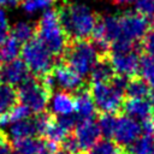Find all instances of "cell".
I'll list each match as a JSON object with an SVG mask.
<instances>
[{"instance_id": "40", "label": "cell", "mask_w": 154, "mask_h": 154, "mask_svg": "<svg viewBox=\"0 0 154 154\" xmlns=\"http://www.w3.org/2000/svg\"><path fill=\"white\" fill-rule=\"evenodd\" d=\"M150 106H152V118H153V122H154V90L150 93Z\"/></svg>"}, {"instance_id": "8", "label": "cell", "mask_w": 154, "mask_h": 154, "mask_svg": "<svg viewBox=\"0 0 154 154\" xmlns=\"http://www.w3.org/2000/svg\"><path fill=\"white\" fill-rule=\"evenodd\" d=\"M52 75L55 85H58L61 89V91H67L70 94H73L83 85L89 83V82H84V79L81 76H78L75 71H72L69 66H66L60 61L54 66Z\"/></svg>"}, {"instance_id": "13", "label": "cell", "mask_w": 154, "mask_h": 154, "mask_svg": "<svg viewBox=\"0 0 154 154\" xmlns=\"http://www.w3.org/2000/svg\"><path fill=\"white\" fill-rule=\"evenodd\" d=\"M72 95L75 97V111L77 112L78 120L94 119L96 114H99L96 111L95 103L93 101L91 94H90L89 83L83 85L81 89L75 91Z\"/></svg>"}, {"instance_id": "45", "label": "cell", "mask_w": 154, "mask_h": 154, "mask_svg": "<svg viewBox=\"0 0 154 154\" xmlns=\"http://www.w3.org/2000/svg\"><path fill=\"white\" fill-rule=\"evenodd\" d=\"M150 154H154V149H153V150H152V152H150Z\"/></svg>"}, {"instance_id": "25", "label": "cell", "mask_w": 154, "mask_h": 154, "mask_svg": "<svg viewBox=\"0 0 154 154\" xmlns=\"http://www.w3.org/2000/svg\"><path fill=\"white\" fill-rule=\"evenodd\" d=\"M20 51H22L20 43L12 36H7L0 43V55L2 60H5L6 63L17 59L18 54H20Z\"/></svg>"}, {"instance_id": "29", "label": "cell", "mask_w": 154, "mask_h": 154, "mask_svg": "<svg viewBox=\"0 0 154 154\" xmlns=\"http://www.w3.org/2000/svg\"><path fill=\"white\" fill-rule=\"evenodd\" d=\"M135 6L136 12L144 16L149 20L150 26L154 28V0H136Z\"/></svg>"}, {"instance_id": "31", "label": "cell", "mask_w": 154, "mask_h": 154, "mask_svg": "<svg viewBox=\"0 0 154 154\" xmlns=\"http://www.w3.org/2000/svg\"><path fill=\"white\" fill-rule=\"evenodd\" d=\"M57 0H22V7L25 12L32 13L38 10L48 8L52 4H54Z\"/></svg>"}, {"instance_id": "14", "label": "cell", "mask_w": 154, "mask_h": 154, "mask_svg": "<svg viewBox=\"0 0 154 154\" xmlns=\"http://www.w3.org/2000/svg\"><path fill=\"white\" fill-rule=\"evenodd\" d=\"M120 113L141 122L152 119L150 101L147 99H126L123 101Z\"/></svg>"}, {"instance_id": "41", "label": "cell", "mask_w": 154, "mask_h": 154, "mask_svg": "<svg viewBox=\"0 0 154 154\" xmlns=\"http://www.w3.org/2000/svg\"><path fill=\"white\" fill-rule=\"evenodd\" d=\"M6 2H7V6L14 7V6L20 5V4H22V0H6Z\"/></svg>"}, {"instance_id": "22", "label": "cell", "mask_w": 154, "mask_h": 154, "mask_svg": "<svg viewBox=\"0 0 154 154\" xmlns=\"http://www.w3.org/2000/svg\"><path fill=\"white\" fill-rule=\"evenodd\" d=\"M41 137H26L22 140L13 141L12 149H14L16 154H38L42 144Z\"/></svg>"}, {"instance_id": "37", "label": "cell", "mask_w": 154, "mask_h": 154, "mask_svg": "<svg viewBox=\"0 0 154 154\" xmlns=\"http://www.w3.org/2000/svg\"><path fill=\"white\" fill-rule=\"evenodd\" d=\"M58 150H59V144L51 142L48 140H42V144L38 154H55Z\"/></svg>"}, {"instance_id": "33", "label": "cell", "mask_w": 154, "mask_h": 154, "mask_svg": "<svg viewBox=\"0 0 154 154\" xmlns=\"http://www.w3.org/2000/svg\"><path fill=\"white\" fill-rule=\"evenodd\" d=\"M141 47L142 52L146 53V55L154 59V28H150L147 34L141 40Z\"/></svg>"}, {"instance_id": "4", "label": "cell", "mask_w": 154, "mask_h": 154, "mask_svg": "<svg viewBox=\"0 0 154 154\" xmlns=\"http://www.w3.org/2000/svg\"><path fill=\"white\" fill-rule=\"evenodd\" d=\"M20 55L30 73L36 77L52 73L54 66L59 63L36 36L23 45Z\"/></svg>"}, {"instance_id": "28", "label": "cell", "mask_w": 154, "mask_h": 154, "mask_svg": "<svg viewBox=\"0 0 154 154\" xmlns=\"http://www.w3.org/2000/svg\"><path fill=\"white\" fill-rule=\"evenodd\" d=\"M123 149L112 140H99L89 150L88 154H119Z\"/></svg>"}, {"instance_id": "6", "label": "cell", "mask_w": 154, "mask_h": 154, "mask_svg": "<svg viewBox=\"0 0 154 154\" xmlns=\"http://www.w3.org/2000/svg\"><path fill=\"white\" fill-rule=\"evenodd\" d=\"M90 94L97 113L119 114L123 105V96L117 93L109 83H89Z\"/></svg>"}, {"instance_id": "2", "label": "cell", "mask_w": 154, "mask_h": 154, "mask_svg": "<svg viewBox=\"0 0 154 154\" xmlns=\"http://www.w3.org/2000/svg\"><path fill=\"white\" fill-rule=\"evenodd\" d=\"M35 36L45 45L52 55L60 61L67 45V38L60 26L55 8L47 10L40 17L37 23H35Z\"/></svg>"}, {"instance_id": "5", "label": "cell", "mask_w": 154, "mask_h": 154, "mask_svg": "<svg viewBox=\"0 0 154 154\" xmlns=\"http://www.w3.org/2000/svg\"><path fill=\"white\" fill-rule=\"evenodd\" d=\"M18 100L22 105L26 106L35 114L46 111L48 102L53 95L42 82L40 77L30 75L22 84H19L18 89Z\"/></svg>"}, {"instance_id": "38", "label": "cell", "mask_w": 154, "mask_h": 154, "mask_svg": "<svg viewBox=\"0 0 154 154\" xmlns=\"http://www.w3.org/2000/svg\"><path fill=\"white\" fill-rule=\"evenodd\" d=\"M0 154H12V144L7 135L0 138Z\"/></svg>"}, {"instance_id": "26", "label": "cell", "mask_w": 154, "mask_h": 154, "mask_svg": "<svg viewBox=\"0 0 154 154\" xmlns=\"http://www.w3.org/2000/svg\"><path fill=\"white\" fill-rule=\"evenodd\" d=\"M117 117L116 114H111V113H100L99 114V120H97V125L100 129L101 135L111 140L114 136V131H116V126H117Z\"/></svg>"}, {"instance_id": "32", "label": "cell", "mask_w": 154, "mask_h": 154, "mask_svg": "<svg viewBox=\"0 0 154 154\" xmlns=\"http://www.w3.org/2000/svg\"><path fill=\"white\" fill-rule=\"evenodd\" d=\"M60 146H61L63 150H65V152H67L70 154H82L81 147L78 144V141H77L75 134L69 132L63 138V141L60 142Z\"/></svg>"}, {"instance_id": "34", "label": "cell", "mask_w": 154, "mask_h": 154, "mask_svg": "<svg viewBox=\"0 0 154 154\" xmlns=\"http://www.w3.org/2000/svg\"><path fill=\"white\" fill-rule=\"evenodd\" d=\"M55 122L67 132H70L75 126L76 124L78 123V117L75 116V114H67V116H58V117H54Z\"/></svg>"}, {"instance_id": "27", "label": "cell", "mask_w": 154, "mask_h": 154, "mask_svg": "<svg viewBox=\"0 0 154 154\" xmlns=\"http://www.w3.org/2000/svg\"><path fill=\"white\" fill-rule=\"evenodd\" d=\"M137 73H140L150 88L154 89V59L148 55H141L138 61V70Z\"/></svg>"}, {"instance_id": "48", "label": "cell", "mask_w": 154, "mask_h": 154, "mask_svg": "<svg viewBox=\"0 0 154 154\" xmlns=\"http://www.w3.org/2000/svg\"><path fill=\"white\" fill-rule=\"evenodd\" d=\"M12 154H16V153H12Z\"/></svg>"}, {"instance_id": "35", "label": "cell", "mask_w": 154, "mask_h": 154, "mask_svg": "<svg viewBox=\"0 0 154 154\" xmlns=\"http://www.w3.org/2000/svg\"><path fill=\"white\" fill-rule=\"evenodd\" d=\"M129 79L130 77L128 76H123V75H116L113 77V79L109 82L111 87L117 91L122 96L125 95V90H126V87H128V83H129Z\"/></svg>"}, {"instance_id": "47", "label": "cell", "mask_w": 154, "mask_h": 154, "mask_svg": "<svg viewBox=\"0 0 154 154\" xmlns=\"http://www.w3.org/2000/svg\"><path fill=\"white\" fill-rule=\"evenodd\" d=\"M119 154H125V153H124V152H122V153H119Z\"/></svg>"}, {"instance_id": "44", "label": "cell", "mask_w": 154, "mask_h": 154, "mask_svg": "<svg viewBox=\"0 0 154 154\" xmlns=\"http://www.w3.org/2000/svg\"><path fill=\"white\" fill-rule=\"evenodd\" d=\"M2 61H4V60H2V58H1V55H0V69H1V66L4 65V64H2Z\"/></svg>"}, {"instance_id": "30", "label": "cell", "mask_w": 154, "mask_h": 154, "mask_svg": "<svg viewBox=\"0 0 154 154\" xmlns=\"http://www.w3.org/2000/svg\"><path fill=\"white\" fill-rule=\"evenodd\" d=\"M67 134H69V132L65 131V130L55 122V119H53V122L49 124V126H48V129H47L45 136H46V140H48V141L54 142V143L58 144V143H60V142L63 141V138H64Z\"/></svg>"}, {"instance_id": "19", "label": "cell", "mask_w": 154, "mask_h": 154, "mask_svg": "<svg viewBox=\"0 0 154 154\" xmlns=\"http://www.w3.org/2000/svg\"><path fill=\"white\" fill-rule=\"evenodd\" d=\"M18 105V91L13 85L1 84L0 85V117L11 111Z\"/></svg>"}, {"instance_id": "18", "label": "cell", "mask_w": 154, "mask_h": 154, "mask_svg": "<svg viewBox=\"0 0 154 154\" xmlns=\"http://www.w3.org/2000/svg\"><path fill=\"white\" fill-rule=\"evenodd\" d=\"M150 93L152 88L142 77L137 75L130 77L125 90V95L128 96V99H146L150 96Z\"/></svg>"}, {"instance_id": "7", "label": "cell", "mask_w": 154, "mask_h": 154, "mask_svg": "<svg viewBox=\"0 0 154 154\" xmlns=\"http://www.w3.org/2000/svg\"><path fill=\"white\" fill-rule=\"evenodd\" d=\"M118 16L122 30L120 37L131 42H140L152 28L149 20L136 11H125Z\"/></svg>"}, {"instance_id": "42", "label": "cell", "mask_w": 154, "mask_h": 154, "mask_svg": "<svg viewBox=\"0 0 154 154\" xmlns=\"http://www.w3.org/2000/svg\"><path fill=\"white\" fill-rule=\"evenodd\" d=\"M55 154H70V153H67V152H65V150H63V149H61V150H58Z\"/></svg>"}, {"instance_id": "9", "label": "cell", "mask_w": 154, "mask_h": 154, "mask_svg": "<svg viewBox=\"0 0 154 154\" xmlns=\"http://www.w3.org/2000/svg\"><path fill=\"white\" fill-rule=\"evenodd\" d=\"M142 132L141 124L126 116H122L117 119V126L114 131V138L116 143L124 149L129 144H131L135 140L140 137V134Z\"/></svg>"}, {"instance_id": "16", "label": "cell", "mask_w": 154, "mask_h": 154, "mask_svg": "<svg viewBox=\"0 0 154 154\" xmlns=\"http://www.w3.org/2000/svg\"><path fill=\"white\" fill-rule=\"evenodd\" d=\"M116 75L117 73L113 69L109 55L102 57V58H99V60L91 69L89 73V77H90L89 83H109Z\"/></svg>"}, {"instance_id": "17", "label": "cell", "mask_w": 154, "mask_h": 154, "mask_svg": "<svg viewBox=\"0 0 154 154\" xmlns=\"http://www.w3.org/2000/svg\"><path fill=\"white\" fill-rule=\"evenodd\" d=\"M6 135H7L8 140L12 142L17 141V140L26 138V137H37L32 117L11 124L10 129H8V134H6Z\"/></svg>"}, {"instance_id": "49", "label": "cell", "mask_w": 154, "mask_h": 154, "mask_svg": "<svg viewBox=\"0 0 154 154\" xmlns=\"http://www.w3.org/2000/svg\"><path fill=\"white\" fill-rule=\"evenodd\" d=\"M153 134H154V131H153Z\"/></svg>"}, {"instance_id": "21", "label": "cell", "mask_w": 154, "mask_h": 154, "mask_svg": "<svg viewBox=\"0 0 154 154\" xmlns=\"http://www.w3.org/2000/svg\"><path fill=\"white\" fill-rule=\"evenodd\" d=\"M154 149V135H142L135 140L131 144L125 147L123 152L125 154H150Z\"/></svg>"}, {"instance_id": "46", "label": "cell", "mask_w": 154, "mask_h": 154, "mask_svg": "<svg viewBox=\"0 0 154 154\" xmlns=\"http://www.w3.org/2000/svg\"><path fill=\"white\" fill-rule=\"evenodd\" d=\"M0 85H1V77H0Z\"/></svg>"}, {"instance_id": "50", "label": "cell", "mask_w": 154, "mask_h": 154, "mask_svg": "<svg viewBox=\"0 0 154 154\" xmlns=\"http://www.w3.org/2000/svg\"><path fill=\"white\" fill-rule=\"evenodd\" d=\"M82 154H84V153H82Z\"/></svg>"}, {"instance_id": "11", "label": "cell", "mask_w": 154, "mask_h": 154, "mask_svg": "<svg viewBox=\"0 0 154 154\" xmlns=\"http://www.w3.org/2000/svg\"><path fill=\"white\" fill-rule=\"evenodd\" d=\"M140 57L141 53L136 49L122 54H109V59L116 73L128 77H134L137 75Z\"/></svg>"}, {"instance_id": "12", "label": "cell", "mask_w": 154, "mask_h": 154, "mask_svg": "<svg viewBox=\"0 0 154 154\" xmlns=\"http://www.w3.org/2000/svg\"><path fill=\"white\" fill-rule=\"evenodd\" d=\"M30 75L31 73H30L28 66L25 65V63L18 58L13 59L11 61H7L0 69L1 81H4L6 84L13 85V87L17 84L18 85L22 84Z\"/></svg>"}, {"instance_id": "15", "label": "cell", "mask_w": 154, "mask_h": 154, "mask_svg": "<svg viewBox=\"0 0 154 154\" xmlns=\"http://www.w3.org/2000/svg\"><path fill=\"white\" fill-rule=\"evenodd\" d=\"M49 112L54 116H67L75 112V97L67 91H58L52 95Z\"/></svg>"}, {"instance_id": "10", "label": "cell", "mask_w": 154, "mask_h": 154, "mask_svg": "<svg viewBox=\"0 0 154 154\" xmlns=\"http://www.w3.org/2000/svg\"><path fill=\"white\" fill-rule=\"evenodd\" d=\"M75 136L82 152L89 150L100 138L101 132L95 119L78 120L75 126Z\"/></svg>"}, {"instance_id": "36", "label": "cell", "mask_w": 154, "mask_h": 154, "mask_svg": "<svg viewBox=\"0 0 154 154\" xmlns=\"http://www.w3.org/2000/svg\"><path fill=\"white\" fill-rule=\"evenodd\" d=\"M8 32H10V26L6 13L4 10L0 8V43L8 36Z\"/></svg>"}, {"instance_id": "3", "label": "cell", "mask_w": 154, "mask_h": 154, "mask_svg": "<svg viewBox=\"0 0 154 154\" xmlns=\"http://www.w3.org/2000/svg\"><path fill=\"white\" fill-rule=\"evenodd\" d=\"M99 55L95 52L89 40H77L67 42L66 48L61 55L60 63L69 66L78 76L87 77L96 61Z\"/></svg>"}, {"instance_id": "23", "label": "cell", "mask_w": 154, "mask_h": 154, "mask_svg": "<svg viewBox=\"0 0 154 154\" xmlns=\"http://www.w3.org/2000/svg\"><path fill=\"white\" fill-rule=\"evenodd\" d=\"M102 22L105 26V40L111 45L122 36L119 16H102Z\"/></svg>"}, {"instance_id": "43", "label": "cell", "mask_w": 154, "mask_h": 154, "mask_svg": "<svg viewBox=\"0 0 154 154\" xmlns=\"http://www.w3.org/2000/svg\"><path fill=\"white\" fill-rule=\"evenodd\" d=\"M5 135H6V132H5V131H2V130L0 129V138H1V137H4Z\"/></svg>"}, {"instance_id": "39", "label": "cell", "mask_w": 154, "mask_h": 154, "mask_svg": "<svg viewBox=\"0 0 154 154\" xmlns=\"http://www.w3.org/2000/svg\"><path fill=\"white\" fill-rule=\"evenodd\" d=\"M114 5H118V6H123V5H129L136 0H111Z\"/></svg>"}, {"instance_id": "1", "label": "cell", "mask_w": 154, "mask_h": 154, "mask_svg": "<svg viewBox=\"0 0 154 154\" xmlns=\"http://www.w3.org/2000/svg\"><path fill=\"white\" fill-rule=\"evenodd\" d=\"M55 11L67 42L91 37L99 17L97 12H94L84 4L71 2L70 0H63Z\"/></svg>"}, {"instance_id": "24", "label": "cell", "mask_w": 154, "mask_h": 154, "mask_svg": "<svg viewBox=\"0 0 154 154\" xmlns=\"http://www.w3.org/2000/svg\"><path fill=\"white\" fill-rule=\"evenodd\" d=\"M31 116V111L24 106V105H16L11 111H8L6 114L0 117V126H6V125H11L16 122L23 120V119H28Z\"/></svg>"}, {"instance_id": "20", "label": "cell", "mask_w": 154, "mask_h": 154, "mask_svg": "<svg viewBox=\"0 0 154 154\" xmlns=\"http://www.w3.org/2000/svg\"><path fill=\"white\" fill-rule=\"evenodd\" d=\"M35 32H36L35 23L31 22H23V20L17 22L10 29V36L16 38L20 45L26 43L32 37H35Z\"/></svg>"}]
</instances>
